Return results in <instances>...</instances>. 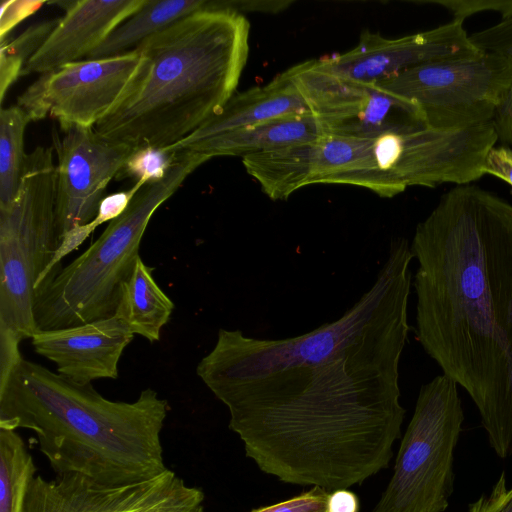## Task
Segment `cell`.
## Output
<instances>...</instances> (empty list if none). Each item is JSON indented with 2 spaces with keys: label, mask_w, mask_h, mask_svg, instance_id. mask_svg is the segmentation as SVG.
Instances as JSON below:
<instances>
[{
  "label": "cell",
  "mask_w": 512,
  "mask_h": 512,
  "mask_svg": "<svg viewBox=\"0 0 512 512\" xmlns=\"http://www.w3.org/2000/svg\"><path fill=\"white\" fill-rule=\"evenodd\" d=\"M413 254L392 238L370 288L340 318L289 338L219 329L196 373L265 474L328 492L386 469L401 436L399 366Z\"/></svg>",
  "instance_id": "cell-1"
},
{
  "label": "cell",
  "mask_w": 512,
  "mask_h": 512,
  "mask_svg": "<svg viewBox=\"0 0 512 512\" xmlns=\"http://www.w3.org/2000/svg\"><path fill=\"white\" fill-rule=\"evenodd\" d=\"M167 400L147 388L112 401L23 357L0 380V428L35 433L57 476L78 474L107 486L150 480L168 468L161 431Z\"/></svg>",
  "instance_id": "cell-2"
},
{
  "label": "cell",
  "mask_w": 512,
  "mask_h": 512,
  "mask_svg": "<svg viewBox=\"0 0 512 512\" xmlns=\"http://www.w3.org/2000/svg\"><path fill=\"white\" fill-rule=\"evenodd\" d=\"M250 24L229 9L190 14L144 40L132 91L94 129L134 148L172 146L235 94L249 54Z\"/></svg>",
  "instance_id": "cell-3"
},
{
  "label": "cell",
  "mask_w": 512,
  "mask_h": 512,
  "mask_svg": "<svg viewBox=\"0 0 512 512\" xmlns=\"http://www.w3.org/2000/svg\"><path fill=\"white\" fill-rule=\"evenodd\" d=\"M211 157L180 151L161 179L147 182L127 209L80 256L49 274L35 289L38 331L77 326L114 315L144 232L155 211Z\"/></svg>",
  "instance_id": "cell-4"
},
{
  "label": "cell",
  "mask_w": 512,
  "mask_h": 512,
  "mask_svg": "<svg viewBox=\"0 0 512 512\" xmlns=\"http://www.w3.org/2000/svg\"><path fill=\"white\" fill-rule=\"evenodd\" d=\"M53 147L27 154L12 204L0 210V326L21 340L37 332L35 289L59 246Z\"/></svg>",
  "instance_id": "cell-5"
},
{
  "label": "cell",
  "mask_w": 512,
  "mask_h": 512,
  "mask_svg": "<svg viewBox=\"0 0 512 512\" xmlns=\"http://www.w3.org/2000/svg\"><path fill=\"white\" fill-rule=\"evenodd\" d=\"M463 421L452 379L441 374L422 385L391 479L371 512H444Z\"/></svg>",
  "instance_id": "cell-6"
},
{
  "label": "cell",
  "mask_w": 512,
  "mask_h": 512,
  "mask_svg": "<svg viewBox=\"0 0 512 512\" xmlns=\"http://www.w3.org/2000/svg\"><path fill=\"white\" fill-rule=\"evenodd\" d=\"M376 85L417 104L429 127L465 129L493 120L512 85V65L480 53L416 66Z\"/></svg>",
  "instance_id": "cell-7"
},
{
  "label": "cell",
  "mask_w": 512,
  "mask_h": 512,
  "mask_svg": "<svg viewBox=\"0 0 512 512\" xmlns=\"http://www.w3.org/2000/svg\"><path fill=\"white\" fill-rule=\"evenodd\" d=\"M482 210L493 367L477 410L490 446L506 458L512 455V204L485 190Z\"/></svg>",
  "instance_id": "cell-8"
},
{
  "label": "cell",
  "mask_w": 512,
  "mask_h": 512,
  "mask_svg": "<svg viewBox=\"0 0 512 512\" xmlns=\"http://www.w3.org/2000/svg\"><path fill=\"white\" fill-rule=\"evenodd\" d=\"M143 56L132 51L104 59H85L41 74L18 98L30 121L56 119L63 130L94 127L132 91Z\"/></svg>",
  "instance_id": "cell-9"
},
{
  "label": "cell",
  "mask_w": 512,
  "mask_h": 512,
  "mask_svg": "<svg viewBox=\"0 0 512 512\" xmlns=\"http://www.w3.org/2000/svg\"><path fill=\"white\" fill-rule=\"evenodd\" d=\"M204 493L167 469L137 483L107 486L67 474L32 480L23 512H205Z\"/></svg>",
  "instance_id": "cell-10"
},
{
  "label": "cell",
  "mask_w": 512,
  "mask_h": 512,
  "mask_svg": "<svg viewBox=\"0 0 512 512\" xmlns=\"http://www.w3.org/2000/svg\"><path fill=\"white\" fill-rule=\"evenodd\" d=\"M61 131V137L55 129L52 134L59 243L70 230L94 220L109 182L136 149L102 137L94 127L72 125Z\"/></svg>",
  "instance_id": "cell-11"
},
{
  "label": "cell",
  "mask_w": 512,
  "mask_h": 512,
  "mask_svg": "<svg viewBox=\"0 0 512 512\" xmlns=\"http://www.w3.org/2000/svg\"><path fill=\"white\" fill-rule=\"evenodd\" d=\"M483 53L471 42L463 23L452 20L436 28L389 39L364 31L351 50L318 59L329 72L363 83L377 84L426 63Z\"/></svg>",
  "instance_id": "cell-12"
},
{
  "label": "cell",
  "mask_w": 512,
  "mask_h": 512,
  "mask_svg": "<svg viewBox=\"0 0 512 512\" xmlns=\"http://www.w3.org/2000/svg\"><path fill=\"white\" fill-rule=\"evenodd\" d=\"M134 334L116 316L85 324L38 331L34 350L54 362L57 373L78 384L118 377V364Z\"/></svg>",
  "instance_id": "cell-13"
},
{
  "label": "cell",
  "mask_w": 512,
  "mask_h": 512,
  "mask_svg": "<svg viewBox=\"0 0 512 512\" xmlns=\"http://www.w3.org/2000/svg\"><path fill=\"white\" fill-rule=\"evenodd\" d=\"M147 0L53 1L65 11L56 28L27 62L21 76L44 74L82 61Z\"/></svg>",
  "instance_id": "cell-14"
},
{
  "label": "cell",
  "mask_w": 512,
  "mask_h": 512,
  "mask_svg": "<svg viewBox=\"0 0 512 512\" xmlns=\"http://www.w3.org/2000/svg\"><path fill=\"white\" fill-rule=\"evenodd\" d=\"M308 112L300 91L287 71H284L266 85L235 93L216 115L196 131L165 148L180 152L198 141L229 131Z\"/></svg>",
  "instance_id": "cell-15"
},
{
  "label": "cell",
  "mask_w": 512,
  "mask_h": 512,
  "mask_svg": "<svg viewBox=\"0 0 512 512\" xmlns=\"http://www.w3.org/2000/svg\"><path fill=\"white\" fill-rule=\"evenodd\" d=\"M320 120L312 113L275 118L198 141L185 150L216 156L254 154L310 142L325 135Z\"/></svg>",
  "instance_id": "cell-16"
},
{
  "label": "cell",
  "mask_w": 512,
  "mask_h": 512,
  "mask_svg": "<svg viewBox=\"0 0 512 512\" xmlns=\"http://www.w3.org/2000/svg\"><path fill=\"white\" fill-rule=\"evenodd\" d=\"M154 268L139 257L130 277L124 283L113 316L122 320L132 331L149 342L160 339L174 304L153 276Z\"/></svg>",
  "instance_id": "cell-17"
},
{
  "label": "cell",
  "mask_w": 512,
  "mask_h": 512,
  "mask_svg": "<svg viewBox=\"0 0 512 512\" xmlns=\"http://www.w3.org/2000/svg\"><path fill=\"white\" fill-rule=\"evenodd\" d=\"M423 126L428 125L417 104L374 84L360 110L352 117L328 126L325 133L355 138H376L387 133L407 132Z\"/></svg>",
  "instance_id": "cell-18"
},
{
  "label": "cell",
  "mask_w": 512,
  "mask_h": 512,
  "mask_svg": "<svg viewBox=\"0 0 512 512\" xmlns=\"http://www.w3.org/2000/svg\"><path fill=\"white\" fill-rule=\"evenodd\" d=\"M207 0H147L120 24L86 59H104L134 51L144 40L170 24L208 9Z\"/></svg>",
  "instance_id": "cell-19"
},
{
  "label": "cell",
  "mask_w": 512,
  "mask_h": 512,
  "mask_svg": "<svg viewBox=\"0 0 512 512\" xmlns=\"http://www.w3.org/2000/svg\"><path fill=\"white\" fill-rule=\"evenodd\" d=\"M37 468L16 430L0 428V512H23Z\"/></svg>",
  "instance_id": "cell-20"
},
{
  "label": "cell",
  "mask_w": 512,
  "mask_h": 512,
  "mask_svg": "<svg viewBox=\"0 0 512 512\" xmlns=\"http://www.w3.org/2000/svg\"><path fill=\"white\" fill-rule=\"evenodd\" d=\"M28 122L18 105L0 111V210L12 204L19 188L27 157L24 134Z\"/></svg>",
  "instance_id": "cell-21"
},
{
  "label": "cell",
  "mask_w": 512,
  "mask_h": 512,
  "mask_svg": "<svg viewBox=\"0 0 512 512\" xmlns=\"http://www.w3.org/2000/svg\"><path fill=\"white\" fill-rule=\"evenodd\" d=\"M60 18L46 20L28 27L12 41H1L0 47V101L3 103L9 87L21 76L27 62L40 49Z\"/></svg>",
  "instance_id": "cell-22"
},
{
  "label": "cell",
  "mask_w": 512,
  "mask_h": 512,
  "mask_svg": "<svg viewBox=\"0 0 512 512\" xmlns=\"http://www.w3.org/2000/svg\"><path fill=\"white\" fill-rule=\"evenodd\" d=\"M473 45L483 53L506 58L512 65V16L469 35ZM492 123L502 145L512 147V85L497 109Z\"/></svg>",
  "instance_id": "cell-23"
},
{
  "label": "cell",
  "mask_w": 512,
  "mask_h": 512,
  "mask_svg": "<svg viewBox=\"0 0 512 512\" xmlns=\"http://www.w3.org/2000/svg\"><path fill=\"white\" fill-rule=\"evenodd\" d=\"M178 152L166 148H136L118 173L116 179L132 178L135 182L161 179L177 159Z\"/></svg>",
  "instance_id": "cell-24"
},
{
  "label": "cell",
  "mask_w": 512,
  "mask_h": 512,
  "mask_svg": "<svg viewBox=\"0 0 512 512\" xmlns=\"http://www.w3.org/2000/svg\"><path fill=\"white\" fill-rule=\"evenodd\" d=\"M413 2L441 6L452 14V20L462 23L467 18L486 11L499 13L502 20L512 16V0H421Z\"/></svg>",
  "instance_id": "cell-25"
},
{
  "label": "cell",
  "mask_w": 512,
  "mask_h": 512,
  "mask_svg": "<svg viewBox=\"0 0 512 512\" xmlns=\"http://www.w3.org/2000/svg\"><path fill=\"white\" fill-rule=\"evenodd\" d=\"M329 493L322 488L311 487L308 491L285 501L259 507L250 512H326Z\"/></svg>",
  "instance_id": "cell-26"
},
{
  "label": "cell",
  "mask_w": 512,
  "mask_h": 512,
  "mask_svg": "<svg viewBox=\"0 0 512 512\" xmlns=\"http://www.w3.org/2000/svg\"><path fill=\"white\" fill-rule=\"evenodd\" d=\"M146 183V180H139L126 191L104 197L99 205L97 216L89 223L92 230L94 231L101 224L110 222L123 214L135 194Z\"/></svg>",
  "instance_id": "cell-27"
},
{
  "label": "cell",
  "mask_w": 512,
  "mask_h": 512,
  "mask_svg": "<svg viewBox=\"0 0 512 512\" xmlns=\"http://www.w3.org/2000/svg\"><path fill=\"white\" fill-rule=\"evenodd\" d=\"M44 1L5 0L1 2L0 40L8 37L9 32L21 21L38 11Z\"/></svg>",
  "instance_id": "cell-28"
},
{
  "label": "cell",
  "mask_w": 512,
  "mask_h": 512,
  "mask_svg": "<svg viewBox=\"0 0 512 512\" xmlns=\"http://www.w3.org/2000/svg\"><path fill=\"white\" fill-rule=\"evenodd\" d=\"M483 171L512 187V147L494 146L486 157Z\"/></svg>",
  "instance_id": "cell-29"
},
{
  "label": "cell",
  "mask_w": 512,
  "mask_h": 512,
  "mask_svg": "<svg viewBox=\"0 0 512 512\" xmlns=\"http://www.w3.org/2000/svg\"><path fill=\"white\" fill-rule=\"evenodd\" d=\"M292 1H212L213 9H229L241 13L246 12H261L276 14L284 11L287 7L292 5ZM242 14V13H241Z\"/></svg>",
  "instance_id": "cell-30"
},
{
  "label": "cell",
  "mask_w": 512,
  "mask_h": 512,
  "mask_svg": "<svg viewBox=\"0 0 512 512\" xmlns=\"http://www.w3.org/2000/svg\"><path fill=\"white\" fill-rule=\"evenodd\" d=\"M21 339L12 331L0 326V380L4 379L22 358L19 352Z\"/></svg>",
  "instance_id": "cell-31"
},
{
  "label": "cell",
  "mask_w": 512,
  "mask_h": 512,
  "mask_svg": "<svg viewBox=\"0 0 512 512\" xmlns=\"http://www.w3.org/2000/svg\"><path fill=\"white\" fill-rule=\"evenodd\" d=\"M506 491V475L502 472L491 492L472 503L468 512H493L500 504Z\"/></svg>",
  "instance_id": "cell-32"
},
{
  "label": "cell",
  "mask_w": 512,
  "mask_h": 512,
  "mask_svg": "<svg viewBox=\"0 0 512 512\" xmlns=\"http://www.w3.org/2000/svg\"><path fill=\"white\" fill-rule=\"evenodd\" d=\"M326 512H359V499L349 489H337L329 493Z\"/></svg>",
  "instance_id": "cell-33"
},
{
  "label": "cell",
  "mask_w": 512,
  "mask_h": 512,
  "mask_svg": "<svg viewBox=\"0 0 512 512\" xmlns=\"http://www.w3.org/2000/svg\"><path fill=\"white\" fill-rule=\"evenodd\" d=\"M493 512H512V488L507 489L500 504Z\"/></svg>",
  "instance_id": "cell-34"
}]
</instances>
